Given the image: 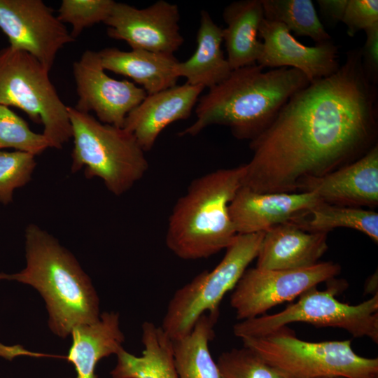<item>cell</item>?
Segmentation results:
<instances>
[{"instance_id": "6da1fadb", "label": "cell", "mask_w": 378, "mask_h": 378, "mask_svg": "<svg viewBox=\"0 0 378 378\" xmlns=\"http://www.w3.org/2000/svg\"><path fill=\"white\" fill-rule=\"evenodd\" d=\"M378 92L360 48L333 74L293 94L250 141L241 186L255 192H301L309 181L343 167L377 144Z\"/></svg>"}, {"instance_id": "7a4b0ae2", "label": "cell", "mask_w": 378, "mask_h": 378, "mask_svg": "<svg viewBox=\"0 0 378 378\" xmlns=\"http://www.w3.org/2000/svg\"><path fill=\"white\" fill-rule=\"evenodd\" d=\"M255 64L232 70L200 97L196 120L179 136H196L206 127H228L238 139L253 140L274 120L296 92L309 84L300 71L288 67L264 71Z\"/></svg>"}, {"instance_id": "3957f363", "label": "cell", "mask_w": 378, "mask_h": 378, "mask_svg": "<svg viewBox=\"0 0 378 378\" xmlns=\"http://www.w3.org/2000/svg\"><path fill=\"white\" fill-rule=\"evenodd\" d=\"M25 257L22 271L0 273V280L36 289L46 302L48 326L56 335L65 338L74 327L99 318V300L88 274L56 238L34 223L25 229Z\"/></svg>"}, {"instance_id": "277c9868", "label": "cell", "mask_w": 378, "mask_h": 378, "mask_svg": "<svg viewBox=\"0 0 378 378\" xmlns=\"http://www.w3.org/2000/svg\"><path fill=\"white\" fill-rule=\"evenodd\" d=\"M244 164L220 169L192 180L168 220L167 248L183 260L207 258L234 241L229 205L241 186Z\"/></svg>"}, {"instance_id": "5b68a950", "label": "cell", "mask_w": 378, "mask_h": 378, "mask_svg": "<svg viewBox=\"0 0 378 378\" xmlns=\"http://www.w3.org/2000/svg\"><path fill=\"white\" fill-rule=\"evenodd\" d=\"M67 109L74 139L71 171L84 167L86 178H101L117 196L130 190L149 167L145 151L134 135L74 107Z\"/></svg>"}, {"instance_id": "8992f818", "label": "cell", "mask_w": 378, "mask_h": 378, "mask_svg": "<svg viewBox=\"0 0 378 378\" xmlns=\"http://www.w3.org/2000/svg\"><path fill=\"white\" fill-rule=\"evenodd\" d=\"M241 341L285 378H378V358L357 355L351 340L307 342L284 326Z\"/></svg>"}, {"instance_id": "52a82bcc", "label": "cell", "mask_w": 378, "mask_h": 378, "mask_svg": "<svg viewBox=\"0 0 378 378\" xmlns=\"http://www.w3.org/2000/svg\"><path fill=\"white\" fill-rule=\"evenodd\" d=\"M263 236L264 232L237 234L212 270L200 273L174 293L161 326L172 340L188 335L202 315H219L223 298L256 258Z\"/></svg>"}, {"instance_id": "ba28073f", "label": "cell", "mask_w": 378, "mask_h": 378, "mask_svg": "<svg viewBox=\"0 0 378 378\" xmlns=\"http://www.w3.org/2000/svg\"><path fill=\"white\" fill-rule=\"evenodd\" d=\"M0 104L23 111L42 124L50 147L61 149L72 138L66 106L49 71L29 53L9 46L0 50Z\"/></svg>"}, {"instance_id": "9c48e42d", "label": "cell", "mask_w": 378, "mask_h": 378, "mask_svg": "<svg viewBox=\"0 0 378 378\" xmlns=\"http://www.w3.org/2000/svg\"><path fill=\"white\" fill-rule=\"evenodd\" d=\"M332 279L331 286L326 290L312 288L301 294L296 302L278 313L240 321L233 326L234 335L241 340L260 337L288 323L302 322L317 327L343 329L354 337H367L377 344V292L358 304L343 303L335 295L346 284Z\"/></svg>"}, {"instance_id": "30bf717a", "label": "cell", "mask_w": 378, "mask_h": 378, "mask_svg": "<svg viewBox=\"0 0 378 378\" xmlns=\"http://www.w3.org/2000/svg\"><path fill=\"white\" fill-rule=\"evenodd\" d=\"M340 271L341 267L330 261L298 270L247 269L233 289L230 305L237 319L255 318L334 279Z\"/></svg>"}, {"instance_id": "8fae6325", "label": "cell", "mask_w": 378, "mask_h": 378, "mask_svg": "<svg viewBox=\"0 0 378 378\" xmlns=\"http://www.w3.org/2000/svg\"><path fill=\"white\" fill-rule=\"evenodd\" d=\"M0 29L10 48L29 53L48 71L59 50L75 41L41 0H0Z\"/></svg>"}, {"instance_id": "7c38bea8", "label": "cell", "mask_w": 378, "mask_h": 378, "mask_svg": "<svg viewBox=\"0 0 378 378\" xmlns=\"http://www.w3.org/2000/svg\"><path fill=\"white\" fill-rule=\"evenodd\" d=\"M78 99L76 109L93 111L100 122L122 127L128 113L147 96L146 92L127 80L108 76L98 52L87 50L73 64Z\"/></svg>"}, {"instance_id": "4fadbf2b", "label": "cell", "mask_w": 378, "mask_h": 378, "mask_svg": "<svg viewBox=\"0 0 378 378\" xmlns=\"http://www.w3.org/2000/svg\"><path fill=\"white\" fill-rule=\"evenodd\" d=\"M179 20L178 6L159 0L144 8L115 2L104 23L110 38L125 41L132 49L174 54L184 42Z\"/></svg>"}, {"instance_id": "5bb4252c", "label": "cell", "mask_w": 378, "mask_h": 378, "mask_svg": "<svg viewBox=\"0 0 378 378\" xmlns=\"http://www.w3.org/2000/svg\"><path fill=\"white\" fill-rule=\"evenodd\" d=\"M259 37L262 46L257 64L264 68L295 69L312 83L333 74L340 66L338 48L330 41L305 46L284 24L266 19L260 26Z\"/></svg>"}, {"instance_id": "9a60e30c", "label": "cell", "mask_w": 378, "mask_h": 378, "mask_svg": "<svg viewBox=\"0 0 378 378\" xmlns=\"http://www.w3.org/2000/svg\"><path fill=\"white\" fill-rule=\"evenodd\" d=\"M321 201L310 191L261 193L241 186L229 213L237 234L265 232L307 213Z\"/></svg>"}, {"instance_id": "2e32d148", "label": "cell", "mask_w": 378, "mask_h": 378, "mask_svg": "<svg viewBox=\"0 0 378 378\" xmlns=\"http://www.w3.org/2000/svg\"><path fill=\"white\" fill-rule=\"evenodd\" d=\"M204 88L185 83L147 94L127 115L123 128L132 134L146 152L170 124L188 118Z\"/></svg>"}, {"instance_id": "e0dca14e", "label": "cell", "mask_w": 378, "mask_h": 378, "mask_svg": "<svg viewBox=\"0 0 378 378\" xmlns=\"http://www.w3.org/2000/svg\"><path fill=\"white\" fill-rule=\"evenodd\" d=\"M314 192L330 204L374 207L378 204V144L358 159L308 181L301 192Z\"/></svg>"}, {"instance_id": "ac0fdd59", "label": "cell", "mask_w": 378, "mask_h": 378, "mask_svg": "<svg viewBox=\"0 0 378 378\" xmlns=\"http://www.w3.org/2000/svg\"><path fill=\"white\" fill-rule=\"evenodd\" d=\"M328 250L327 234L305 231L288 222L264 232L256 267L262 270H298L316 263Z\"/></svg>"}, {"instance_id": "d6986e66", "label": "cell", "mask_w": 378, "mask_h": 378, "mask_svg": "<svg viewBox=\"0 0 378 378\" xmlns=\"http://www.w3.org/2000/svg\"><path fill=\"white\" fill-rule=\"evenodd\" d=\"M98 52L104 70L132 78L147 94L176 85L178 77L174 68L178 60L174 54L117 48H105Z\"/></svg>"}, {"instance_id": "ffe728a7", "label": "cell", "mask_w": 378, "mask_h": 378, "mask_svg": "<svg viewBox=\"0 0 378 378\" xmlns=\"http://www.w3.org/2000/svg\"><path fill=\"white\" fill-rule=\"evenodd\" d=\"M72 344L69 354L60 357L74 366L76 378H97L98 362L110 355L117 354L122 347L124 335L119 324L118 313L104 312L92 323L74 327L70 334Z\"/></svg>"}, {"instance_id": "44dd1931", "label": "cell", "mask_w": 378, "mask_h": 378, "mask_svg": "<svg viewBox=\"0 0 378 378\" xmlns=\"http://www.w3.org/2000/svg\"><path fill=\"white\" fill-rule=\"evenodd\" d=\"M226 27L222 29L227 60L232 70L257 64L262 43L259 29L265 19L262 0H240L223 11Z\"/></svg>"}, {"instance_id": "7402d4cb", "label": "cell", "mask_w": 378, "mask_h": 378, "mask_svg": "<svg viewBox=\"0 0 378 378\" xmlns=\"http://www.w3.org/2000/svg\"><path fill=\"white\" fill-rule=\"evenodd\" d=\"M196 41L193 55L184 62L178 61L174 71L188 84L210 89L227 78L232 70L221 48L222 29L206 10L201 11Z\"/></svg>"}, {"instance_id": "603a6c76", "label": "cell", "mask_w": 378, "mask_h": 378, "mask_svg": "<svg viewBox=\"0 0 378 378\" xmlns=\"http://www.w3.org/2000/svg\"><path fill=\"white\" fill-rule=\"evenodd\" d=\"M144 350L139 356L123 348L111 371L112 378H179L174 363L173 340L161 326L150 321L142 324Z\"/></svg>"}, {"instance_id": "cb8c5ba5", "label": "cell", "mask_w": 378, "mask_h": 378, "mask_svg": "<svg viewBox=\"0 0 378 378\" xmlns=\"http://www.w3.org/2000/svg\"><path fill=\"white\" fill-rule=\"evenodd\" d=\"M218 318V315L204 314L188 335L173 340L174 363L179 378H220L209 349Z\"/></svg>"}, {"instance_id": "d4e9b609", "label": "cell", "mask_w": 378, "mask_h": 378, "mask_svg": "<svg viewBox=\"0 0 378 378\" xmlns=\"http://www.w3.org/2000/svg\"><path fill=\"white\" fill-rule=\"evenodd\" d=\"M289 222L310 232L328 234L338 227L351 228L378 242V214L372 210L330 204L321 201L307 213Z\"/></svg>"}, {"instance_id": "484cf974", "label": "cell", "mask_w": 378, "mask_h": 378, "mask_svg": "<svg viewBox=\"0 0 378 378\" xmlns=\"http://www.w3.org/2000/svg\"><path fill=\"white\" fill-rule=\"evenodd\" d=\"M265 19L284 24L295 35L316 43L330 41L311 0H262Z\"/></svg>"}, {"instance_id": "4316f807", "label": "cell", "mask_w": 378, "mask_h": 378, "mask_svg": "<svg viewBox=\"0 0 378 378\" xmlns=\"http://www.w3.org/2000/svg\"><path fill=\"white\" fill-rule=\"evenodd\" d=\"M7 148L36 156L50 147L43 134L33 132L22 118L0 104V150Z\"/></svg>"}, {"instance_id": "83f0119b", "label": "cell", "mask_w": 378, "mask_h": 378, "mask_svg": "<svg viewBox=\"0 0 378 378\" xmlns=\"http://www.w3.org/2000/svg\"><path fill=\"white\" fill-rule=\"evenodd\" d=\"M216 363L220 378H285L258 354L244 346L223 352Z\"/></svg>"}, {"instance_id": "f1b7e54d", "label": "cell", "mask_w": 378, "mask_h": 378, "mask_svg": "<svg viewBox=\"0 0 378 378\" xmlns=\"http://www.w3.org/2000/svg\"><path fill=\"white\" fill-rule=\"evenodd\" d=\"M36 167L35 155L24 151L0 150V202L8 204L13 191L28 183Z\"/></svg>"}, {"instance_id": "f546056e", "label": "cell", "mask_w": 378, "mask_h": 378, "mask_svg": "<svg viewBox=\"0 0 378 378\" xmlns=\"http://www.w3.org/2000/svg\"><path fill=\"white\" fill-rule=\"evenodd\" d=\"M113 0H63L58 19L72 26L71 36L75 39L85 29L104 22L113 5Z\"/></svg>"}, {"instance_id": "4dcf8cb0", "label": "cell", "mask_w": 378, "mask_h": 378, "mask_svg": "<svg viewBox=\"0 0 378 378\" xmlns=\"http://www.w3.org/2000/svg\"><path fill=\"white\" fill-rule=\"evenodd\" d=\"M347 34L353 37L358 31L378 24L377 0H348L342 20Z\"/></svg>"}, {"instance_id": "1f68e13d", "label": "cell", "mask_w": 378, "mask_h": 378, "mask_svg": "<svg viewBox=\"0 0 378 378\" xmlns=\"http://www.w3.org/2000/svg\"><path fill=\"white\" fill-rule=\"evenodd\" d=\"M365 42L361 50L365 71L375 84L378 82V24L364 31Z\"/></svg>"}, {"instance_id": "d6a6232c", "label": "cell", "mask_w": 378, "mask_h": 378, "mask_svg": "<svg viewBox=\"0 0 378 378\" xmlns=\"http://www.w3.org/2000/svg\"><path fill=\"white\" fill-rule=\"evenodd\" d=\"M324 18L332 24L342 22L348 0H317Z\"/></svg>"}, {"instance_id": "836d02e7", "label": "cell", "mask_w": 378, "mask_h": 378, "mask_svg": "<svg viewBox=\"0 0 378 378\" xmlns=\"http://www.w3.org/2000/svg\"><path fill=\"white\" fill-rule=\"evenodd\" d=\"M319 378H342V377H319Z\"/></svg>"}]
</instances>
